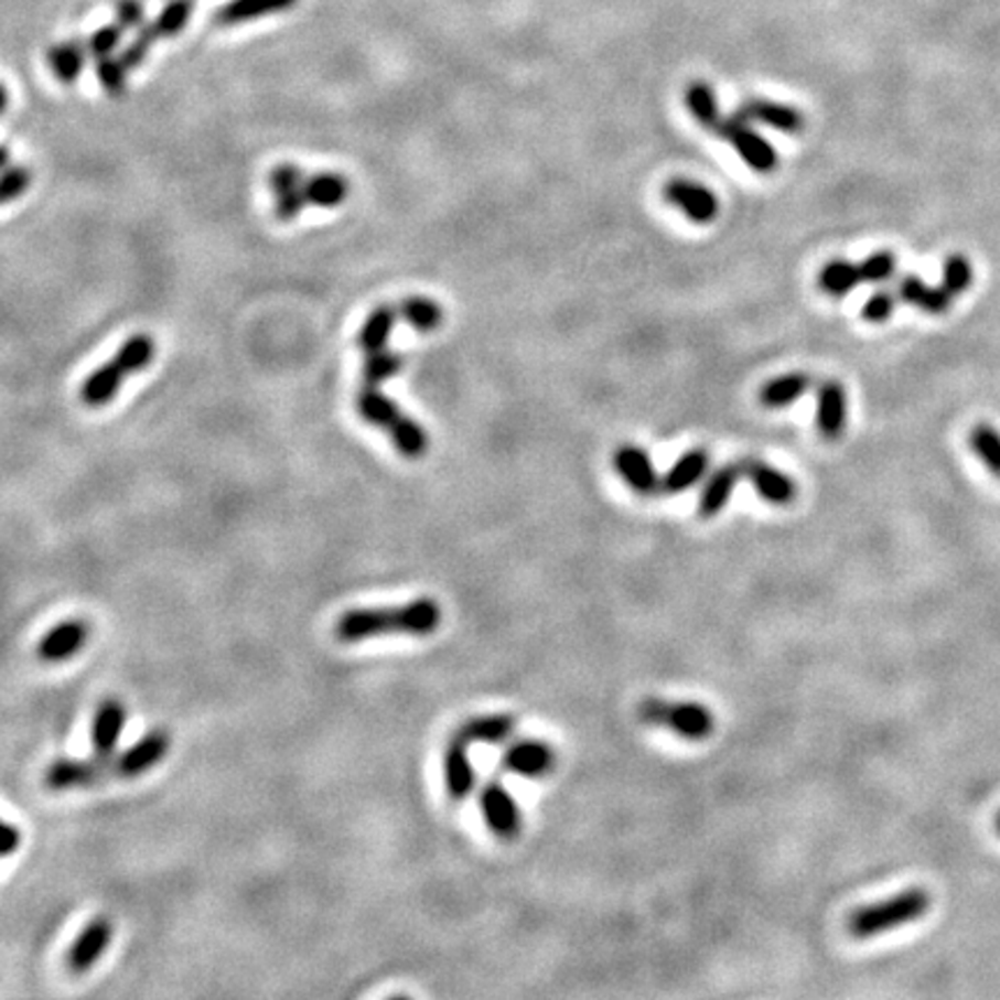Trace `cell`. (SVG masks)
<instances>
[{
  "mask_svg": "<svg viewBox=\"0 0 1000 1000\" xmlns=\"http://www.w3.org/2000/svg\"><path fill=\"white\" fill-rule=\"evenodd\" d=\"M639 723L658 730H669L688 741H705L716 730V718L700 702H674L663 697H646L637 707Z\"/></svg>",
  "mask_w": 1000,
  "mask_h": 1000,
  "instance_id": "cell-3",
  "label": "cell"
},
{
  "mask_svg": "<svg viewBox=\"0 0 1000 1000\" xmlns=\"http://www.w3.org/2000/svg\"><path fill=\"white\" fill-rule=\"evenodd\" d=\"M443 623V607L431 595L415 598L391 607H359L338 616L334 633L343 644H359L389 635L429 637Z\"/></svg>",
  "mask_w": 1000,
  "mask_h": 1000,
  "instance_id": "cell-1",
  "label": "cell"
},
{
  "mask_svg": "<svg viewBox=\"0 0 1000 1000\" xmlns=\"http://www.w3.org/2000/svg\"><path fill=\"white\" fill-rule=\"evenodd\" d=\"M501 762L505 770L515 776L545 778L553 772L556 753L542 739H519L515 743H509Z\"/></svg>",
  "mask_w": 1000,
  "mask_h": 1000,
  "instance_id": "cell-11",
  "label": "cell"
},
{
  "mask_svg": "<svg viewBox=\"0 0 1000 1000\" xmlns=\"http://www.w3.org/2000/svg\"><path fill=\"white\" fill-rule=\"evenodd\" d=\"M743 475L749 477V482L753 484V490L757 492V496L764 503L785 507V505H789L797 498L795 480L789 477V475H785L778 469H772L770 463L757 461V459L743 461Z\"/></svg>",
  "mask_w": 1000,
  "mask_h": 1000,
  "instance_id": "cell-14",
  "label": "cell"
},
{
  "mask_svg": "<svg viewBox=\"0 0 1000 1000\" xmlns=\"http://www.w3.org/2000/svg\"><path fill=\"white\" fill-rule=\"evenodd\" d=\"M480 813L486 827H490V831L501 841H515L524 829L521 808L517 799L512 797L509 789L498 781H492L482 787Z\"/></svg>",
  "mask_w": 1000,
  "mask_h": 1000,
  "instance_id": "cell-6",
  "label": "cell"
},
{
  "mask_svg": "<svg viewBox=\"0 0 1000 1000\" xmlns=\"http://www.w3.org/2000/svg\"><path fill=\"white\" fill-rule=\"evenodd\" d=\"M928 908H932V894L922 888H911L903 890L885 901L869 903L857 908L848 922L846 928L848 934L857 940H869L875 936H882L888 932H894L899 926H905L911 922L922 920Z\"/></svg>",
  "mask_w": 1000,
  "mask_h": 1000,
  "instance_id": "cell-2",
  "label": "cell"
},
{
  "mask_svg": "<svg viewBox=\"0 0 1000 1000\" xmlns=\"http://www.w3.org/2000/svg\"><path fill=\"white\" fill-rule=\"evenodd\" d=\"M707 471H709V454L702 450H690L684 456H679V461L667 471V475L663 477L660 490L669 496L681 494L700 482L707 475Z\"/></svg>",
  "mask_w": 1000,
  "mask_h": 1000,
  "instance_id": "cell-25",
  "label": "cell"
},
{
  "mask_svg": "<svg viewBox=\"0 0 1000 1000\" xmlns=\"http://www.w3.org/2000/svg\"><path fill=\"white\" fill-rule=\"evenodd\" d=\"M972 265L968 262L966 255H949V258L943 262V283L940 288L949 297H959L970 290L972 286Z\"/></svg>",
  "mask_w": 1000,
  "mask_h": 1000,
  "instance_id": "cell-36",
  "label": "cell"
},
{
  "mask_svg": "<svg viewBox=\"0 0 1000 1000\" xmlns=\"http://www.w3.org/2000/svg\"><path fill=\"white\" fill-rule=\"evenodd\" d=\"M614 469L623 477V482L642 496L656 494L663 486V480L654 469V461L635 445H623L614 452Z\"/></svg>",
  "mask_w": 1000,
  "mask_h": 1000,
  "instance_id": "cell-15",
  "label": "cell"
},
{
  "mask_svg": "<svg viewBox=\"0 0 1000 1000\" xmlns=\"http://www.w3.org/2000/svg\"><path fill=\"white\" fill-rule=\"evenodd\" d=\"M197 0H170V3L160 10V14L151 21V29L158 40L176 37L185 26L191 23Z\"/></svg>",
  "mask_w": 1000,
  "mask_h": 1000,
  "instance_id": "cell-33",
  "label": "cell"
},
{
  "mask_svg": "<svg viewBox=\"0 0 1000 1000\" xmlns=\"http://www.w3.org/2000/svg\"><path fill=\"white\" fill-rule=\"evenodd\" d=\"M896 297L901 301H905V304H913L920 311H926V313H932V315L947 313L949 307H951V299H955V297H949L943 288L926 286L922 278L915 276V273H908V276L901 278L899 288H896Z\"/></svg>",
  "mask_w": 1000,
  "mask_h": 1000,
  "instance_id": "cell-22",
  "label": "cell"
},
{
  "mask_svg": "<svg viewBox=\"0 0 1000 1000\" xmlns=\"http://www.w3.org/2000/svg\"><path fill=\"white\" fill-rule=\"evenodd\" d=\"M810 389V378L806 374H787L781 378H774L772 383H766L760 391V401L764 408L778 410L789 404H795L802 399L804 394Z\"/></svg>",
  "mask_w": 1000,
  "mask_h": 1000,
  "instance_id": "cell-30",
  "label": "cell"
},
{
  "mask_svg": "<svg viewBox=\"0 0 1000 1000\" xmlns=\"http://www.w3.org/2000/svg\"><path fill=\"white\" fill-rule=\"evenodd\" d=\"M304 181H307L304 172H301L297 165H292V162H283V165L273 168V172L269 174V189L273 195H278V193L299 189V185H304Z\"/></svg>",
  "mask_w": 1000,
  "mask_h": 1000,
  "instance_id": "cell-42",
  "label": "cell"
},
{
  "mask_svg": "<svg viewBox=\"0 0 1000 1000\" xmlns=\"http://www.w3.org/2000/svg\"><path fill=\"white\" fill-rule=\"evenodd\" d=\"M90 635V627L84 619H65L56 623L37 644V656L42 663H65L82 654Z\"/></svg>",
  "mask_w": 1000,
  "mask_h": 1000,
  "instance_id": "cell-12",
  "label": "cell"
},
{
  "mask_svg": "<svg viewBox=\"0 0 1000 1000\" xmlns=\"http://www.w3.org/2000/svg\"><path fill=\"white\" fill-rule=\"evenodd\" d=\"M19 846H21V831L12 822H6L3 825V843H0V850H3L6 857H10V854L17 852Z\"/></svg>",
  "mask_w": 1000,
  "mask_h": 1000,
  "instance_id": "cell-45",
  "label": "cell"
},
{
  "mask_svg": "<svg viewBox=\"0 0 1000 1000\" xmlns=\"http://www.w3.org/2000/svg\"><path fill=\"white\" fill-rule=\"evenodd\" d=\"M126 705L119 697H107L93 713L90 720V751L98 757H114L119 751V741L126 730Z\"/></svg>",
  "mask_w": 1000,
  "mask_h": 1000,
  "instance_id": "cell-10",
  "label": "cell"
},
{
  "mask_svg": "<svg viewBox=\"0 0 1000 1000\" xmlns=\"http://www.w3.org/2000/svg\"><path fill=\"white\" fill-rule=\"evenodd\" d=\"M355 401H357V412L362 415V420L378 427V429H383V431H387L404 415L399 404L394 401V399H389L387 394H383L374 385H364L357 391Z\"/></svg>",
  "mask_w": 1000,
  "mask_h": 1000,
  "instance_id": "cell-24",
  "label": "cell"
},
{
  "mask_svg": "<svg viewBox=\"0 0 1000 1000\" xmlns=\"http://www.w3.org/2000/svg\"><path fill=\"white\" fill-rule=\"evenodd\" d=\"M114 757H84V760H73V757H61L46 766L44 772V785L54 789V793H65V789H86V787H98L107 781H114Z\"/></svg>",
  "mask_w": 1000,
  "mask_h": 1000,
  "instance_id": "cell-4",
  "label": "cell"
},
{
  "mask_svg": "<svg viewBox=\"0 0 1000 1000\" xmlns=\"http://www.w3.org/2000/svg\"><path fill=\"white\" fill-rule=\"evenodd\" d=\"M299 0H229L216 10L214 21L218 26H239V23L255 21L260 17L292 10Z\"/></svg>",
  "mask_w": 1000,
  "mask_h": 1000,
  "instance_id": "cell-21",
  "label": "cell"
},
{
  "mask_svg": "<svg viewBox=\"0 0 1000 1000\" xmlns=\"http://www.w3.org/2000/svg\"><path fill=\"white\" fill-rule=\"evenodd\" d=\"M128 376H130V370L114 357L111 362L93 370V374L84 380L82 391H79L82 404L88 408L107 406L109 401L116 399V394H119V389Z\"/></svg>",
  "mask_w": 1000,
  "mask_h": 1000,
  "instance_id": "cell-18",
  "label": "cell"
},
{
  "mask_svg": "<svg viewBox=\"0 0 1000 1000\" xmlns=\"http://www.w3.org/2000/svg\"><path fill=\"white\" fill-rule=\"evenodd\" d=\"M401 368H404V357L387 351V347H385V351L370 353V355H366V362H364V368H362L364 385L378 387V385L387 383L389 378L399 376Z\"/></svg>",
  "mask_w": 1000,
  "mask_h": 1000,
  "instance_id": "cell-34",
  "label": "cell"
},
{
  "mask_svg": "<svg viewBox=\"0 0 1000 1000\" xmlns=\"http://www.w3.org/2000/svg\"><path fill=\"white\" fill-rule=\"evenodd\" d=\"M663 195L671 206H677L681 214H686L697 225H709L720 212L716 193L690 179H671L669 183H665Z\"/></svg>",
  "mask_w": 1000,
  "mask_h": 1000,
  "instance_id": "cell-9",
  "label": "cell"
},
{
  "mask_svg": "<svg viewBox=\"0 0 1000 1000\" xmlns=\"http://www.w3.org/2000/svg\"><path fill=\"white\" fill-rule=\"evenodd\" d=\"M684 103L690 111L692 119L700 123L702 128L707 130H718L720 123H723V116H720V109H718V100H716V90L711 84L707 82H692L688 88H686V96H684Z\"/></svg>",
  "mask_w": 1000,
  "mask_h": 1000,
  "instance_id": "cell-28",
  "label": "cell"
},
{
  "mask_svg": "<svg viewBox=\"0 0 1000 1000\" xmlns=\"http://www.w3.org/2000/svg\"><path fill=\"white\" fill-rule=\"evenodd\" d=\"M996 831L1000 834V810H998V816H996Z\"/></svg>",
  "mask_w": 1000,
  "mask_h": 1000,
  "instance_id": "cell-46",
  "label": "cell"
},
{
  "mask_svg": "<svg viewBox=\"0 0 1000 1000\" xmlns=\"http://www.w3.org/2000/svg\"><path fill=\"white\" fill-rule=\"evenodd\" d=\"M399 309H394L389 304H383L378 309H374L368 313L366 322L362 324V330H359V336H357V345L364 351V355H370V353H378V351H385L387 343H389V336L394 332V324H397L399 320Z\"/></svg>",
  "mask_w": 1000,
  "mask_h": 1000,
  "instance_id": "cell-26",
  "label": "cell"
},
{
  "mask_svg": "<svg viewBox=\"0 0 1000 1000\" xmlns=\"http://www.w3.org/2000/svg\"><path fill=\"white\" fill-rule=\"evenodd\" d=\"M111 938H114V924L103 915L93 917L67 949V955H65L67 970L73 975L88 972L103 959L107 947L111 945Z\"/></svg>",
  "mask_w": 1000,
  "mask_h": 1000,
  "instance_id": "cell-8",
  "label": "cell"
},
{
  "mask_svg": "<svg viewBox=\"0 0 1000 1000\" xmlns=\"http://www.w3.org/2000/svg\"><path fill=\"white\" fill-rule=\"evenodd\" d=\"M469 746L471 743L466 739L452 734L443 753L445 789L452 802H466L475 789V766L471 762Z\"/></svg>",
  "mask_w": 1000,
  "mask_h": 1000,
  "instance_id": "cell-13",
  "label": "cell"
},
{
  "mask_svg": "<svg viewBox=\"0 0 1000 1000\" xmlns=\"http://www.w3.org/2000/svg\"><path fill=\"white\" fill-rule=\"evenodd\" d=\"M894 307H896V297L892 292H875L871 294V299L864 304L862 309V318L867 322H873V324H880V322H888L894 313Z\"/></svg>",
  "mask_w": 1000,
  "mask_h": 1000,
  "instance_id": "cell-43",
  "label": "cell"
},
{
  "mask_svg": "<svg viewBox=\"0 0 1000 1000\" xmlns=\"http://www.w3.org/2000/svg\"><path fill=\"white\" fill-rule=\"evenodd\" d=\"M517 728L515 716L509 713H484L469 718L454 734L461 739H466L471 746L473 743H490V746H496V743H505L512 739Z\"/></svg>",
  "mask_w": 1000,
  "mask_h": 1000,
  "instance_id": "cell-19",
  "label": "cell"
},
{
  "mask_svg": "<svg viewBox=\"0 0 1000 1000\" xmlns=\"http://www.w3.org/2000/svg\"><path fill=\"white\" fill-rule=\"evenodd\" d=\"M155 42H158V35L153 33L151 23H149V26H142V31H139V35H137V37L126 46V50L121 52V61L126 63V67H128V69H137L139 65H142V63L149 58V54H151V50H153V44H155Z\"/></svg>",
  "mask_w": 1000,
  "mask_h": 1000,
  "instance_id": "cell-40",
  "label": "cell"
},
{
  "mask_svg": "<svg viewBox=\"0 0 1000 1000\" xmlns=\"http://www.w3.org/2000/svg\"><path fill=\"white\" fill-rule=\"evenodd\" d=\"M399 315L410 324L412 330L429 334L443 324V309L433 299L427 297H408L399 304Z\"/></svg>",
  "mask_w": 1000,
  "mask_h": 1000,
  "instance_id": "cell-31",
  "label": "cell"
},
{
  "mask_svg": "<svg viewBox=\"0 0 1000 1000\" xmlns=\"http://www.w3.org/2000/svg\"><path fill=\"white\" fill-rule=\"evenodd\" d=\"M96 77L109 98H121L128 88V67L121 56H105L96 61Z\"/></svg>",
  "mask_w": 1000,
  "mask_h": 1000,
  "instance_id": "cell-37",
  "label": "cell"
},
{
  "mask_svg": "<svg viewBox=\"0 0 1000 1000\" xmlns=\"http://www.w3.org/2000/svg\"><path fill=\"white\" fill-rule=\"evenodd\" d=\"M33 176H31V170L29 168H21V165H10L6 168V174H3V185H0V200H3V204H10L14 200H19L23 193L29 191V185H31Z\"/></svg>",
  "mask_w": 1000,
  "mask_h": 1000,
  "instance_id": "cell-41",
  "label": "cell"
},
{
  "mask_svg": "<svg viewBox=\"0 0 1000 1000\" xmlns=\"http://www.w3.org/2000/svg\"><path fill=\"white\" fill-rule=\"evenodd\" d=\"M391 445L406 459H422L429 452V433L412 417L401 415L397 422L387 429Z\"/></svg>",
  "mask_w": 1000,
  "mask_h": 1000,
  "instance_id": "cell-29",
  "label": "cell"
},
{
  "mask_svg": "<svg viewBox=\"0 0 1000 1000\" xmlns=\"http://www.w3.org/2000/svg\"><path fill=\"white\" fill-rule=\"evenodd\" d=\"M848 422V399L841 383L827 380L818 387V412L816 424L822 438L839 440L846 431Z\"/></svg>",
  "mask_w": 1000,
  "mask_h": 1000,
  "instance_id": "cell-17",
  "label": "cell"
},
{
  "mask_svg": "<svg viewBox=\"0 0 1000 1000\" xmlns=\"http://www.w3.org/2000/svg\"><path fill=\"white\" fill-rule=\"evenodd\" d=\"M862 281V269L848 260H831L820 271V288L831 297H843L852 292Z\"/></svg>",
  "mask_w": 1000,
  "mask_h": 1000,
  "instance_id": "cell-32",
  "label": "cell"
},
{
  "mask_svg": "<svg viewBox=\"0 0 1000 1000\" xmlns=\"http://www.w3.org/2000/svg\"><path fill=\"white\" fill-rule=\"evenodd\" d=\"M116 19L123 29L147 26V10L142 0H116Z\"/></svg>",
  "mask_w": 1000,
  "mask_h": 1000,
  "instance_id": "cell-44",
  "label": "cell"
},
{
  "mask_svg": "<svg viewBox=\"0 0 1000 1000\" xmlns=\"http://www.w3.org/2000/svg\"><path fill=\"white\" fill-rule=\"evenodd\" d=\"M123 26L121 23H107V26L98 29L93 35H88L86 40V50H88V56L90 58H105V56H111L116 50H119V44L123 40Z\"/></svg>",
  "mask_w": 1000,
  "mask_h": 1000,
  "instance_id": "cell-38",
  "label": "cell"
},
{
  "mask_svg": "<svg viewBox=\"0 0 1000 1000\" xmlns=\"http://www.w3.org/2000/svg\"><path fill=\"white\" fill-rule=\"evenodd\" d=\"M741 475H743V463H728V466L718 469L707 480L702 496H700V507H697L700 509L702 519H713L716 515H720V512L725 509Z\"/></svg>",
  "mask_w": 1000,
  "mask_h": 1000,
  "instance_id": "cell-20",
  "label": "cell"
},
{
  "mask_svg": "<svg viewBox=\"0 0 1000 1000\" xmlns=\"http://www.w3.org/2000/svg\"><path fill=\"white\" fill-rule=\"evenodd\" d=\"M172 749V736L165 730H149L142 739L135 741L132 746L123 753L114 755V772L116 778L121 781H135L139 776H144L151 772L153 766H158L162 760L168 757Z\"/></svg>",
  "mask_w": 1000,
  "mask_h": 1000,
  "instance_id": "cell-7",
  "label": "cell"
},
{
  "mask_svg": "<svg viewBox=\"0 0 1000 1000\" xmlns=\"http://www.w3.org/2000/svg\"><path fill=\"white\" fill-rule=\"evenodd\" d=\"M720 137L728 139V142L734 147V151L741 155V160L753 172L760 174H772L778 168V153L776 149L766 142V139L751 128V121L741 119L739 114L730 116V119H723L720 128L716 130Z\"/></svg>",
  "mask_w": 1000,
  "mask_h": 1000,
  "instance_id": "cell-5",
  "label": "cell"
},
{
  "mask_svg": "<svg viewBox=\"0 0 1000 1000\" xmlns=\"http://www.w3.org/2000/svg\"><path fill=\"white\" fill-rule=\"evenodd\" d=\"M301 191H304L309 206L334 208L345 202L347 193H351V185H347V179L341 174L322 172L315 176H307L304 185H301Z\"/></svg>",
  "mask_w": 1000,
  "mask_h": 1000,
  "instance_id": "cell-27",
  "label": "cell"
},
{
  "mask_svg": "<svg viewBox=\"0 0 1000 1000\" xmlns=\"http://www.w3.org/2000/svg\"><path fill=\"white\" fill-rule=\"evenodd\" d=\"M736 114L741 116V119L757 121L762 126H770L785 135H799L806 123L799 109L774 103V100H764V98L746 100L743 105H739Z\"/></svg>",
  "mask_w": 1000,
  "mask_h": 1000,
  "instance_id": "cell-16",
  "label": "cell"
},
{
  "mask_svg": "<svg viewBox=\"0 0 1000 1000\" xmlns=\"http://www.w3.org/2000/svg\"><path fill=\"white\" fill-rule=\"evenodd\" d=\"M859 269H862L864 283H885L896 271V255L890 250L871 252L869 258H864V262L859 265Z\"/></svg>",
  "mask_w": 1000,
  "mask_h": 1000,
  "instance_id": "cell-39",
  "label": "cell"
},
{
  "mask_svg": "<svg viewBox=\"0 0 1000 1000\" xmlns=\"http://www.w3.org/2000/svg\"><path fill=\"white\" fill-rule=\"evenodd\" d=\"M86 56H88L86 42L67 40V42L54 44L52 50L46 52V65H50L56 82L69 86V84H75L82 77L84 65H86Z\"/></svg>",
  "mask_w": 1000,
  "mask_h": 1000,
  "instance_id": "cell-23",
  "label": "cell"
},
{
  "mask_svg": "<svg viewBox=\"0 0 1000 1000\" xmlns=\"http://www.w3.org/2000/svg\"><path fill=\"white\" fill-rule=\"evenodd\" d=\"M970 448L980 456L989 473L1000 477V433L989 424H978L970 433Z\"/></svg>",
  "mask_w": 1000,
  "mask_h": 1000,
  "instance_id": "cell-35",
  "label": "cell"
}]
</instances>
